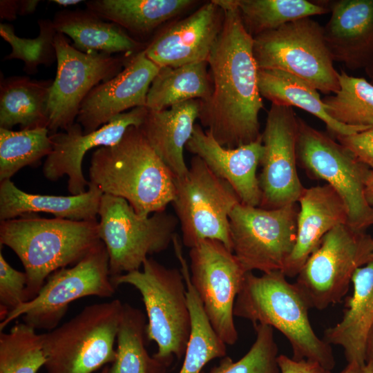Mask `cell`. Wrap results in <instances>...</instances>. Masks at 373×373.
<instances>
[{
    "label": "cell",
    "mask_w": 373,
    "mask_h": 373,
    "mask_svg": "<svg viewBox=\"0 0 373 373\" xmlns=\"http://www.w3.org/2000/svg\"><path fill=\"white\" fill-rule=\"evenodd\" d=\"M224 12L222 30L207 60L212 92L200 101L198 119L218 142L237 148L261 138L264 108L258 86L253 37L241 21L236 0H214Z\"/></svg>",
    "instance_id": "obj_1"
},
{
    "label": "cell",
    "mask_w": 373,
    "mask_h": 373,
    "mask_svg": "<svg viewBox=\"0 0 373 373\" xmlns=\"http://www.w3.org/2000/svg\"><path fill=\"white\" fill-rule=\"evenodd\" d=\"M89 182L104 194L125 199L142 216L165 211L175 194L174 175L134 126L116 144L94 151Z\"/></svg>",
    "instance_id": "obj_2"
},
{
    "label": "cell",
    "mask_w": 373,
    "mask_h": 373,
    "mask_svg": "<svg viewBox=\"0 0 373 373\" xmlns=\"http://www.w3.org/2000/svg\"><path fill=\"white\" fill-rule=\"evenodd\" d=\"M309 309L304 295L283 271L261 276L248 271L236 298L233 314L249 321L254 327L276 328L288 340L291 358L314 362L332 371L336 364L332 346L315 333Z\"/></svg>",
    "instance_id": "obj_3"
},
{
    "label": "cell",
    "mask_w": 373,
    "mask_h": 373,
    "mask_svg": "<svg viewBox=\"0 0 373 373\" xmlns=\"http://www.w3.org/2000/svg\"><path fill=\"white\" fill-rule=\"evenodd\" d=\"M99 222L32 214L1 221L0 245L19 257L28 276V301L53 272L75 265L101 243Z\"/></svg>",
    "instance_id": "obj_4"
},
{
    "label": "cell",
    "mask_w": 373,
    "mask_h": 373,
    "mask_svg": "<svg viewBox=\"0 0 373 373\" xmlns=\"http://www.w3.org/2000/svg\"><path fill=\"white\" fill-rule=\"evenodd\" d=\"M117 287L122 284L140 292L147 317L146 335L157 351L153 356L169 366L173 357L182 358L191 334V321L183 274L148 258L142 269L112 278Z\"/></svg>",
    "instance_id": "obj_5"
},
{
    "label": "cell",
    "mask_w": 373,
    "mask_h": 373,
    "mask_svg": "<svg viewBox=\"0 0 373 373\" xmlns=\"http://www.w3.org/2000/svg\"><path fill=\"white\" fill-rule=\"evenodd\" d=\"M123 303H95L43 334L47 373H93L116 356Z\"/></svg>",
    "instance_id": "obj_6"
},
{
    "label": "cell",
    "mask_w": 373,
    "mask_h": 373,
    "mask_svg": "<svg viewBox=\"0 0 373 373\" xmlns=\"http://www.w3.org/2000/svg\"><path fill=\"white\" fill-rule=\"evenodd\" d=\"M98 216L99 236L108 254L111 279L141 269L149 256L166 250L179 222L166 211L142 216L125 199L104 193Z\"/></svg>",
    "instance_id": "obj_7"
},
{
    "label": "cell",
    "mask_w": 373,
    "mask_h": 373,
    "mask_svg": "<svg viewBox=\"0 0 373 373\" xmlns=\"http://www.w3.org/2000/svg\"><path fill=\"white\" fill-rule=\"evenodd\" d=\"M258 70H278L305 81L325 94L340 88L339 73L326 46L323 26L300 19L253 38Z\"/></svg>",
    "instance_id": "obj_8"
},
{
    "label": "cell",
    "mask_w": 373,
    "mask_h": 373,
    "mask_svg": "<svg viewBox=\"0 0 373 373\" xmlns=\"http://www.w3.org/2000/svg\"><path fill=\"white\" fill-rule=\"evenodd\" d=\"M185 175L175 178L172 204L180 224L182 242L191 249L204 240L221 242L232 251L229 216L240 202L229 182L193 155Z\"/></svg>",
    "instance_id": "obj_9"
},
{
    "label": "cell",
    "mask_w": 373,
    "mask_h": 373,
    "mask_svg": "<svg viewBox=\"0 0 373 373\" xmlns=\"http://www.w3.org/2000/svg\"><path fill=\"white\" fill-rule=\"evenodd\" d=\"M298 124V164L309 175L327 182L345 204L348 225L365 231L373 225V208L365 196L371 169L341 143L299 117Z\"/></svg>",
    "instance_id": "obj_10"
},
{
    "label": "cell",
    "mask_w": 373,
    "mask_h": 373,
    "mask_svg": "<svg viewBox=\"0 0 373 373\" xmlns=\"http://www.w3.org/2000/svg\"><path fill=\"white\" fill-rule=\"evenodd\" d=\"M373 259V238L347 224L322 238L294 283L311 308L323 310L341 301L356 269Z\"/></svg>",
    "instance_id": "obj_11"
},
{
    "label": "cell",
    "mask_w": 373,
    "mask_h": 373,
    "mask_svg": "<svg viewBox=\"0 0 373 373\" xmlns=\"http://www.w3.org/2000/svg\"><path fill=\"white\" fill-rule=\"evenodd\" d=\"M109 270V257L101 242L70 267L57 270L46 279L38 294L9 313L0 331L19 317L37 329L57 327L73 301L86 296L109 298L115 293Z\"/></svg>",
    "instance_id": "obj_12"
},
{
    "label": "cell",
    "mask_w": 373,
    "mask_h": 373,
    "mask_svg": "<svg viewBox=\"0 0 373 373\" xmlns=\"http://www.w3.org/2000/svg\"><path fill=\"white\" fill-rule=\"evenodd\" d=\"M296 204L267 209L238 204L229 216L232 251L244 269L283 271L296 239Z\"/></svg>",
    "instance_id": "obj_13"
},
{
    "label": "cell",
    "mask_w": 373,
    "mask_h": 373,
    "mask_svg": "<svg viewBox=\"0 0 373 373\" xmlns=\"http://www.w3.org/2000/svg\"><path fill=\"white\" fill-rule=\"evenodd\" d=\"M55 46L57 71L46 109L50 135L59 129L66 131L75 123L81 104L89 92L119 73L133 55L82 52L59 32Z\"/></svg>",
    "instance_id": "obj_14"
},
{
    "label": "cell",
    "mask_w": 373,
    "mask_h": 373,
    "mask_svg": "<svg viewBox=\"0 0 373 373\" xmlns=\"http://www.w3.org/2000/svg\"><path fill=\"white\" fill-rule=\"evenodd\" d=\"M189 256L191 283L212 327L226 345L235 344L238 334L233 308L247 271L218 240L198 242Z\"/></svg>",
    "instance_id": "obj_15"
},
{
    "label": "cell",
    "mask_w": 373,
    "mask_h": 373,
    "mask_svg": "<svg viewBox=\"0 0 373 373\" xmlns=\"http://www.w3.org/2000/svg\"><path fill=\"white\" fill-rule=\"evenodd\" d=\"M298 116L292 107L271 104L261 134L263 151L258 178L262 208L296 204L305 187L297 171Z\"/></svg>",
    "instance_id": "obj_16"
},
{
    "label": "cell",
    "mask_w": 373,
    "mask_h": 373,
    "mask_svg": "<svg viewBox=\"0 0 373 373\" xmlns=\"http://www.w3.org/2000/svg\"><path fill=\"white\" fill-rule=\"evenodd\" d=\"M148 111L146 106L134 108L87 134L84 133L82 126L77 122L63 132L50 134L52 150L44 164V176L50 181H56L66 175L70 195L85 193V187L89 184L82 172L85 154L93 148L116 144L128 128L140 126Z\"/></svg>",
    "instance_id": "obj_17"
},
{
    "label": "cell",
    "mask_w": 373,
    "mask_h": 373,
    "mask_svg": "<svg viewBox=\"0 0 373 373\" xmlns=\"http://www.w3.org/2000/svg\"><path fill=\"white\" fill-rule=\"evenodd\" d=\"M160 69L142 50L133 55L116 76L93 88L81 104L76 119L84 133L96 131L128 109L146 106Z\"/></svg>",
    "instance_id": "obj_18"
},
{
    "label": "cell",
    "mask_w": 373,
    "mask_h": 373,
    "mask_svg": "<svg viewBox=\"0 0 373 373\" xmlns=\"http://www.w3.org/2000/svg\"><path fill=\"white\" fill-rule=\"evenodd\" d=\"M224 10L213 1L160 31L144 49L160 68L207 61L222 30Z\"/></svg>",
    "instance_id": "obj_19"
},
{
    "label": "cell",
    "mask_w": 373,
    "mask_h": 373,
    "mask_svg": "<svg viewBox=\"0 0 373 373\" xmlns=\"http://www.w3.org/2000/svg\"><path fill=\"white\" fill-rule=\"evenodd\" d=\"M185 149L200 157L219 178L232 186L240 202L259 207L261 191L257 176L263 146L262 137L237 148L220 145L208 130L195 124Z\"/></svg>",
    "instance_id": "obj_20"
},
{
    "label": "cell",
    "mask_w": 373,
    "mask_h": 373,
    "mask_svg": "<svg viewBox=\"0 0 373 373\" xmlns=\"http://www.w3.org/2000/svg\"><path fill=\"white\" fill-rule=\"evenodd\" d=\"M331 16L324 39L334 61L351 70L373 65V0L324 1Z\"/></svg>",
    "instance_id": "obj_21"
},
{
    "label": "cell",
    "mask_w": 373,
    "mask_h": 373,
    "mask_svg": "<svg viewBox=\"0 0 373 373\" xmlns=\"http://www.w3.org/2000/svg\"><path fill=\"white\" fill-rule=\"evenodd\" d=\"M298 202L296 239L283 270L287 278L298 274L327 233L348 222L344 202L327 184L305 188Z\"/></svg>",
    "instance_id": "obj_22"
},
{
    "label": "cell",
    "mask_w": 373,
    "mask_h": 373,
    "mask_svg": "<svg viewBox=\"0 0 373 373\" xmlns=\"http://www.w3.org/2000/svg\"><path fill=\"white\" fill-rule=\"evenodd\" d=\"M200 108V99H191L162 111L149 109L139 126L175 178L188 171L184 149L193 134Z\"/></svg>",
    "instance_id": "obj_23"
},
{
    "label": "cell",
    "mask_w": 373,
    "mask_h": 373,
    "mask_svg": "<svg viewBox=\"0 0 373 373\" xmlns=\"http://www.w3.org/2000/svg\"><path fill=\"white\" fill-rule=\"evenodd\" d=\"M353 294L346 300L341 320L324 332L323 340L343 348L347 363L366 362L367 334L373 324V259L353 275Z\"/></svg>",
    "instance_id": "obj_24"
},
{
    "label": "cell",
    "mask_w": 373,
    "mask_h": 373,
    "mask_svg": "<svg viewBox=\"0 0 373 373\" xmlns=\"http://www.w3.org/2000/svg\"><path fill=\"white\" fill-rule=\"evenodd\" d=\"M88 187L79 195H40L19 189L10 179L3 180L0 184V220L39 212L73 220H97L103 193L90 182Z\"/></svg>",
    "instance_id": "obj_25"
},
{
    "label": "cell",
    "mask_w": 373,
    "mask_h": 373,
    "mask_svg": "<svg viewBox=\"0 0 373 373\" xmlns=\"http://www.w3.org/2000/svg\"><path fill=\"white\" fill-rule=\"evenodd\" d=\"M52 22L57 32L70 37L73 46L82 52L133 55L146 46L118 25L88 9L61 10L55 14Z\"/></svg>",
    "instance_id": "obj_26"
},
{
    "label": "cell",
    "mask_w": 373,
    "mask_h": 373,
    "mask_svg": "<svg viewBox=\"0 0 373 373\" xmlns=\"http://www.w3.org/2000/svg\"><path fill=\"white\" fill-rule=\"evenodd\" d=\"M258 86L262 97L273 104L296 106L322 120L334 135H350L367 129L371 126H351L331 117L318 90L305 81L278 70H258Z\"/></svg>",
    "instance_id": "obj_27"
},
{
    "label": "cell",
    "mask_w": 373,
    "mask_h": 373,
    "mask_svg": "<svg viewBox=\"0 0 373 373\" xmlns=\"http://www.w3.org/2000/svg\"><path fill=\"white\" fill-rule=\"evenodd\" d=\"M86 9L133 35H146L196 3L193 0H91Z\"/></svg>",
    "instance_id": "obj_28"
},
{
    "label": "cell",
    "mask_w": 373,
    "mask_h": 373,
    "mask_svg": "<svg viewBox=\"0 0 373 373\" xmlns=\"http://www.w3.org/2000/svg\"><path fill=\"white\" fill-rule=\"evenodd\" d=\"M51 79L37 80L24 76L1 79L0 128L21 129L47 127V102Z\"/></svg>",
    "instance_id": "obj_29"
},
{
    "label": "cell",
    "mask_w": 373,
    "mask_h": 373,
    "mask_svg": "<svg viewBox=\"0 0 373 373\" xmlns=\"http://www.w3.org/2000/svg\"><path fill=\"white\" fill-rule=\"evenodd\" d=\"M207 66V61H200L160 68L149 88L146 107L162 111L191 99L206 100L212 92Z\"/></svg>",
    "instance_id": "obj_30"
},
{
    "label": "cell",
    "mask_w": 373,
    "mask_h": 373,
    "mask_svg": "<svg viewBox=\"0 0 373 373\" xmlns=\"http://www.w3.org/2000/svg\"><path fill=\"white\" fill-rule=\"evenodd\" d=\"M175 256L180 263L186 287L191 327L182 365L179 373H202L211 360L226 356V344L212 327L190 280L189 267L182 251Z\"/></svg>",
    "instance_id": "obj_31"
},
{
    "label": "cell",
    "mask_w": 373,
    "mask_h": 373,
    "mask_svg": "<svg viewBox=\"0 0 373 373\" xmlns=\"http://www.w3.org/2000/svg\"><path fill=\"white\" fill-rule=\"evenodd\" d=\"M146 315L123 303L116 338V356L110 373H166L168 365L146 349Z\"/></svg>",
    "instance_id": "obj_32"
},
{
    "label": "cell",
    "mask_w": 373,
    "mask_h": 373,
    "mask_svg": "<svg viewBox=\"0 0 373 373\" xmlns=\"http://www.w3.org/2000/svg\"><path fill=\"white\" fill-rule=\"evenodd\" d=\"M247 32L254 38L300 19L329 12L323 1L307 0H236Z\"/></svg>",
    "instance_id": "obj_33"
},
{
    "label": "cell",
    "mask_w": 373,
    "mask_h": 373,
    "mask_svg": "<svg viewBox=\"0 0 373 373\" xmlns=\"http://www.w3.org/2000/svg\"><path fill=\"white\" fill-rule=\"evenodd\" d=\"M51 150L47 127L17 131L0 128V181L10 179L23 167L37 163Z\"/></svg>",
    "instance_id": "obj_34"
},
{
    "label": "cell",
    "mask_w": 373,
    "mask_h": 373,
    "mask_svg": "<svg viewBox=\"0 0 373 373\" xmlns=\"http://www.w3.org/2000/svg\"><path fill=\"white\" fill-rule=\"evenodd\" d=\"M340 88L322 99L327 114L351 126L373 125V84L365 79L339 73Z\"/></svg>",
    "instance_id": "obj_35"
},
{
    "label": "cell",
    "mask_w": 373,
    "mask_h": 373,
    "mask_svg": "<svg viewBox=\"0 0 373 373\" xmlns=\"http://www.w3.org/2000/svg\"><path fill=\"white\" fill-rule=\"evenodd\" d=\"M43 334L24 322L0 332V373H37L45 366Z\"/></svg>",
    "instance_id": "obj_36"
},
{
    "label": "cell",
    "mask_w": 373,
    "mask_h": 373,
    "mask_svg": "<svg viewBox=\"0 0 373 373\" xmlns=\"http://www.w3.org/2000/svg\"><path fill=\"white\" fill-rule=\"evenodd\" d=\"M38 25V36L28 39L17 36L11 24H0V35L12 48L6 59L21 60L28 73H35L40 65L50 66L57 61L55 39L57 31L52 20L41 19Z\"/></svg>",
    "instance_id": "obj_37"
},
{
    "label": "cell",
    "mask_w": 373,
    "mask_h": 373,
    "mask_svg": "<svg viewBox=\"0 0 373 373\" xmlns=\"http://www.w3.org/2000/svg\"><path fill=\"white\" fill-rule=\"evenodd\" d=\"M254 327L256 337L249 350L236 362L227 356L222 358L208 373H280L273 328L263 325Z\"/></svg>",
    "instance_id": "obj_38"
},
{
    "label": "cell",
    "mask_w": 373,
    "mask_h": 373,
    "mask_svg": "<svg viewBox=\"0 0 373 373\" xmlns=\"http://www.w3.org/2000/svg\"><path fill=\"white\" fill-rule=\"evenodd\" d=\"M28 276L25 271L14 269L0 251V319L28 301Z\"/></svg>",
    "instance_id": "obj_39"
},
{
    "label": "cell",
    "mask_w": 373,
    "mask_h": 373,
    "mask_svg": "<svg viewBox=\"0 0 373 373\" xmlns=\"http://www.w3.org/2000/svg\"><path fill=\"white\" fill-rule=\"evenodd\" d=\"M336 137L357 159L373 170V125L355 134Z\"/></svg>",
    "instance_id": "obj_40"
},
{
    "label": "cell",
    "mask_w": 373,
    "mask_h": 373,
    "mask_svg": "<svg viewBox=\"0 0 373 373\" xmlns=\"http://www.w3.org/2000/svg\"><path fill=\"white\" fill-rule=\"evenodd\" d=\"M280 373H332L318 363L307 360L297 361L285 354L278 356Z\"/></svg>",
    "instance_id": "obj_41"
},
{
    "label": "cell",
    "mask_w": 373,
    "mask_h": 373,
    "mask_svg": "<svg viewBox=\"0 0 373 373\" xmlns=\"http://www.w3.org/2000/svg\"><path fill=\"white\" fill-rule=\"evenodd\" d=\"M19 1L1 0L0 1L1 19L6 20H15L19 15Z\"/></svg>",
    "instance_id": "obj_42"
},
{
    "label": "cell",
    "mask_w": 373,
    "mask_h": 373,
    "mask_svg": "<svg viewBox=\"0 0 373 373\" xmlns=\"http://www.w3.org/2000/svg\"><path fill=\"white\" fill-rule=\"evenodd\" d=\"M38 0H21L19 1V15L32 14L36 10L39 3Z\"/></svg>",
    "instance_id": "obj_43"
},
{
    "label": "cell",
    "mask_w": 373,
    "mask_h": 373,
    "mask_svg": "<svg viewBox=\"0 0 373 373\" xmlns=\"http://www.w3.org/2000/svg\"><path fill=\"white\" fill-rule=\"evenodd\" d=\"M365 196L369 205L373 208V170H371L365 184Z\"/></svg>",
    "instance_id": "obj_44"
},
{
    "label": "cell",
    "mask_w": 373,
    "mask_h": 373,
    "mask_svg": "<svg viewBox=\"0 0 373 373\" xmlns=\"http://www.w3.org/2000/svg\"><path fill=\"white\" fill-rule=\"evenodd\" d=\"M366 361H373V324L369 330L366 340L365 347Z\"/></svg>",
    "instance_id": "obj_45"
},
{
    "label": "cell",
    "mask_w": 373,
    "mask_h": 373,
    "mask_svg": "<svg viewBox=\"0 0 373 373\" xmlns=\"http://www.w3.org/2000/svg\"><path fill=\"white\" fill-rule=\"evenodd\" d=\"M361 367L357 363H350L340 373H361Z\"/></svg>",
    "instance_id": "obj_46"
},
{
    "label": "cell",
    "mask_w": 373,
    "mask_h": 373,
    "mask_svg": "<svg viewBox=\"0 0 373 373\" xmlns=\"http://www.w3.org/2000/svg\"><path fill=\"white\" fill-rule=\"evenodd\" d=\"M50 1L63 7L75 6L82 2H85L84 1H81V0H52Z\"/></svg>",
    "instance_id": "obj_47"
},
{
    "label": "cell",
    "mask_w": 373,
    "mask_h": 373,
    "mask_svg": "<svg viewBox=\"0 0 373 373\" xmlns=\"http://www.w3.org/2000/svg\"><path fill=\"white\" fill-rule=\"evenodd\" d=\"M361 373H373V361L369 360L361 367Z\"/></svg>",
    "instance_id": "obj_48"
},
{
    "label": "cell",
    "mask_w": 373,
    "mask_h": 373,
    "mask_svg": "<svg viewBox=\"0 0 373 373\" xmlns=\"http://www.w3.org/2000/svg\"><path fill=\"white\" fill-rule=\"evenodd\" d=\"M366 73H367V75L373 78V65L371 66L370 67L367 68L366 70Z\"/></svg>",
    "instance_id": "obj_49"
},
{
    "label": "cell",
    "mask_w": 373,
    "mask_h": 373,
    "mask_svg": "<svg viewBox=\"0 0 373 373\" xmlns=\"http://www.w3.org/2000/svg\"><path fill=\"white\" fill-rule=\"evenodd\" d=\"M110 368L111 367L106 365L102 368L100 373H110Z\"/></svg>",
    "instance_id": "obj_50"
}]
</instances>
